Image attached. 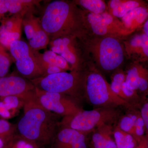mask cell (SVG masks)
I'll return each instance as SVG.
<instances>
[{
	"label": "cell",
	"mask_w": 148,
	"mask_h": 148,
	"mask_svg": "<svg viewBox=\"0 0 148 148\" xmlns=\"http://www.w3.org/2000/svg\"><path fill=\"white\" fill-rule=\"evenodd\" d=\"M57 54L52 51H46L42 56V59L48 65H54L55 59Z\"/></svg>",
	"instance_id": "f546056e"
},
{
	"label": "cell",
	"mask_w": 148,
	"mask_h": 148,
	"mask_svg": "<svg viewBox=\"0 0 148 148\" xmlns=\"http://www.w3.org/2000/svg\"><path fill=\"white\" fill-rule=\"evenodd\" d=\"M8 145L5 141L0 138V148H8Z\"/></svg>",
	"instance_id": "8d00e7d4"
},
{
	"label": "cell",
	"mask_w": 148,
	"mask_h": 148,
	"mask_svg": "<svg viewBox=\"0 0 148 148\" xmlns=\"http://www.w3.org/2000/svg\"><path fill=\"white\" fill-rule=\"evenodd\" d=\"M36 96L43 108L62 117L83 110L79 101L65 94L43 91L36 88Z\"/></svg>",
	"instance_id": "52a82bcc"
},
{
	"label": "cell",
	"mask_w": 148,
	"mask_h": 148,
	"mask_svg": "<svg viewBox=\"0 0 148 148\" xmlns=\"http://www.w3.org/2000/svg\"><path fill=\"white\" fill-rule=\"evenodd\" d=\"M114 108H98L91 110H82L72 115L62 117L60 127H67L89 134L105 125H112L119 116Z\"/></svg>",
	"instance_id": "7a4b0ae2"
},
{
	"label": "cell",
	"mask_w": 148,
	"mask_h": 148,
	"mask_svg": "<svg viewBox=\"0 0 148 148\" xmlns=\"http://www.w3.org/2000/svg\"><path fill=\"white\" fill-rule=\"evenodd\" d=\"M43 71L44 73V76L47 75H51V74L57 73L60 72L64 71L57 66L52 65H47L46 68L44 69Z\"/></svg>",
	"instance_id": "1f68e13d"
},
{
	"label": "cell",
	"mask_w": 148,
	"mask_h": 148,
	"mask_svg": "<svg viewBox=\"0 0 148 148\" xmlns=\"http://www.w3.org/2000/svg\"><path fill=\"white\" fill-rule=\"evenodd\" d=\"M113 135L117 148H136V142L134 137L122 130L118 125L113 131Z\"/></svg>",
	"instance_id": "e0dca14e"
},
{
	"label": "cell",
	"mask_w": 148,
	"mask_h": 148,
	"mask_svg": "<svg viewBox=\"0 0 148 148\" xmlns=\"http://www.w3.org/2000/svg\"><path fill=\"white\" fill-rule=\"evenodd\" d=\"M112 125H105L92 132L89 148H117L113 138Z\"/></svg>",
	"instance_id": "7c38bea8"
},
{
	"label": "cell",
	"mask_w": 148,
	"mask_h": 148,
	"mask_svg": "<svg viewBox=\"0 0 148 148\" xmlns=\"http://www.w3.org/2000/svg\"><path fill=\"white\" fill-rule=\"evenodd\" d=\"M88 134L60 127L49 145L50 148H89Z\"/></svg>",
	"instance_id": "30bf717a"
},
{
	"label": "cell",
	"mask_w": 148,
	"mask_h": 148,
	"mask_svg": "<svg viewBox=\"0 0 148 148\" xmlns=\"http://www.w3.org/2000/svg\"><path fill=\"white\" fill-rule=\"evenodd\" d=\"M143 32L148 37V18L143 26Z\"/></svg>",
	"instance_id": "d590c367"
},
{
	"label": "cell",
	"mask_w": 148,
	"mask_h": 148,
	"mask_svg": "<svg viewBox=\"0 0 148 148\" xmlns=\"http://www.w3.org/2000/svg\"><path fill=\"white\" fill-rule=\"evenodd\" d=\"M31 1L5 0V3L8 12L11 13L15 14L19 12L21 10L23 3H29Z\"/></svg>",
	"instance_id": "4316f807"
},
{
	"label": "cell",
	"mask_w": 148,
	"mask_h": 148,
	"mask_svg": "<svg viewBox=\"0 0 148 148\" xmlns=\"http://www.w3.org/2000/svg\"><path fill=\"white\" fill-rule=\"evenodd\" d=\"M36 30L31 24H27L24 27V32L28 39L31 40L34 36Z\"/></svg>",
	"instance_id": "836d02e7"
},
{
	"label": "cell",
	"mask_w": 148,
	"mask_h": 148,
	"mask_svg": "<svg viewBox=\"0 0 148 148\" xmlns=\"http://www.w3.org/2000/svg\"></svg>",
	"instance_id": "f35d334b"
},
{
	"label": "cell",
	"mask_w": 148,
	"mask_h": 148,
	"mask_svg": "<svg viewBox=\"0 0 148 148\" xmlns=\"http://www.w3.org/2000/svg\"><path fill=\"white\" fill-rule=\"evenodd\" d=\"M8 148H41L36 143L16 133Z\"/></svg>",
	"instance_id": "7402d4cb"
},
{
	"label": "cell",
	"mask_w": 148,
	"mask_h": 148,
	"mask_svg": "<svg viewBox=\"0 0 148 148\" xmlns=\"http://www.w3.org/2000/svg\"><path fill=\"white\" fill-rule=\"evenodd\" d=\"M48 40L47 34L42 29L37 30L34 36L29 40V45L33 48H40L45 46Z\"/></svg>",
	"instance_id": "cb8c5ba5"
},
{
	"label": "cell",
	"mask_w": 148,
	"mask_h": 148,
	"mask_svg": "<svg viewBox=\"0 0 148 148\" xmlns=\"http://www.w3.org/2000/svg\"><path fill=\"white\" fill-rule=\"evenodd\" d=\"M148 18V7H138L132 10L122 18V23L125 29L132 33L143 26Z\"/></svg>",
	"instance_id": "4fadbf2b"
},
{
	"label": "cell",
	"mask_w": 148,
	"mask_h": 148,
	"mask_svg": "<svg viewBox=\"0 0 148 148\" xmlns=\"http://www.w3.org/2000/svg\"><path fill=\"white\" fill-rule=\"evenodd\" d=\"M125 77L126 76L123 73L116 74L113 77L110 86L111 89L116 94L127 102L126 97L122 90V85L125 81Z\"/></svg>",
	"instance_id": "44dd1931"
},
{
	"label": "cell",
	"mask_w": 148,
	"mask_h": 148,
	"mask_svg": "<svg viewBox=\"0 0 148 148\" xmlns=\"http://www.w3.org/2000/svg\"><path fill=\"white\" fill-rule=\"evenodd\" d=\"M83 94L86 101L98 108H129L130 104L118 96L102 75L92 72L84 77Z\"/></svg>",
	"instance_id": "3957f363"
},
{
	"label": "cell",
	"mask_w": 148,
	"mask_h": 148,
	"mask_svg": "<svg viewBox=\"0 0 148 148\" xmlns=\"http://www.w3.org/2000/svg\"><path fill=\"white\" fill-rule=\"evenodd\" d=\"M146 5L143 2L135 0H112L110 2L111 14L116 17L122 18L126 14L138 7Z\"/></svg>",
	"instance_id": "9a60e30c"
},
{
	"label": "cell",
	"mask_w": 148,
	"mask_h": 148,
	"mask_svg": "<svg viewBox=\"0 0 148 148\" xmlns=\"http://www.w3.org/2000/svg\"><path fill=\"white\" fill-rule=\"evenodd\" d=\"M137 119V116L135 115L130 114L125 115L121 119L118 126L122 130L133 136L134 126Z\"/></svg>",
	"instance_id": "603a6c76"
},
{
	"label": "cell",
	"mask_w": 148,
	"mask_h": 148,
	"mask_svg": "<svg viewBox=\"0 0 148 148\" xmlns=\"http://www.w3.org/2000/svg\"><path fill=\"white\" fill-rule=\"evenodd\" d=\"M79 3L90 13L95 14L105 12L106 8L105 3L101 0H81Z\"/></svg>",
	"instance_id": "ffe728a7"
},
{
	"label": "cell",
	"mask_w": 148,
	"mask_h": 148,
	"mask_svg": "<svg viewBox=\"0 0 148 148\" xmlns=\"http://www.w3.org/2000/svg\"><path fill=\"white\" fill-rule=\"evenodd\" d=\"M147 148H148V143H147Z\"/></svg>",
	"instance_id": "74e56055"
},
{
	"label": "cell",
	"mask_w": 148,
	"mask_h": 148,
	"mask_svg": "<svg viewBox=\"0 0 148 148\" xmlns=\"http://www.w3.org/2000/svg\"><path fill=\"white\" fill-rule=\"evenodd\" d=\"M147 73L143 66L137 64L127 71L125 77V84L132 90H138L141 77Z\"/></svg>",
	"instance_id": "2e32d148"
},
{
	"label": "cell",
	"mask_w": 148,
	"mask_h": 148,
	"mask_svg": "<svg viewBox=\"0 0 148 148\" xmlns=\"http://www.w3.org/2000/svg\"><path fill=\"white\" fill-rule=\"evenodd\" d=\"M23 109L16 133L40 148L49 146L60 128V116L43 108L36 94L25 100Z\"/></svg>",
	"instance_id": "6da1fadb"
},
{
	"label": "cell",
	"mask_w": 148,
	"mask_h": 148,
	"mask_svg": "<svg viewBox=\"0 0 148 148\" xmlns=\"http://www.w3.org/2000/svg\"><path fill=\"white\" fill-rule=\"evenodd\" d=\"M20 36L18 31L2 33L0 34V44L4 47L9 49L10 45L14 42L19 40Z\"/></svg>",
	"instance_id": "484cf974"
},
{
	"label": "cell",
	"mask_w": 148,
	"mask_h": 148,
	"mask_svg": "<svg viewBox=\"0 0 148 148\" xmlns=\"http://www.w3.org/2000/svg\"><path fill=\"white\" fill-rule=\"evenodd\" d=\"M54 65L59 67L64 71L69 69L68 62L61 55H57L56 56Z\"/></svg>",
	"instance_id": "4dcf8cb0"
},
{
	"label": "cell",
	"mask_w": 148,
	"mask_h": 148,
	"mask_svg": "<svg viewBox=\"0 0 148 148\" xmlns=\"http://www.w3.org/2000/svg\"><path fill=\"white\" fill-rule=\"evenodd\" d=\"M18 31L15 24L13 20H7L0 27V34L4 32Z\"/></svg>",
	"instance_id": "83f0119b"
},
{
	"label": "cell",
	"mask_w": 148,
	"mask_h": 148,
	"mask_svg": "<svg viewBox=\"0 0 148 148\" xmlns=\"http://www.w3.org/2000/svg\"><path fill=\"white\" fill-rule=\"evenodd\" d=\"M4 48L0 44V77L5 76L10 66V58Z\"/></svg>",
	"instance_id": "d4e9b609"
},
{
	"label": "cell",
	"mask_w": 148,
	"mask_h": 148,
	"mask_svg": "<svg viewBox=\"0 0 148 148\" xmlns=\"http://www.w3.org/2000/svg\"><path fill=\"white\" fill-rule=\"evenodd\" d=\"M86 21L92 32L98 36L112 37L114 35H127L130 33L122 22L108 12L99 14L89 12Z\"/></svg>",
	"instance_id": "ba28073f"
},
{
	"label": "cell",
	"mask_w": 148,
	"mask_h": 148,
	"mask_svg": "<svg viewBox=\"0 0 148 148\" xmlns=\"http://www.w3.org/2000/svg\"><path fill=\"white\" fill-rule=\"evenodd\" d=\"M145 126L142 117H138L135 122L134 126V134L138 136H141L144 133V126Z\"/></svg>",
	"instance_id": "f1b7e54d"
},
{
	"label": "cell",
	"mask_w": 148,
	"mask_h": 148,
	"mask_svg": "<svg viewBox=\"0 0 148 148\" xmlns=\"http://www.w3.org/2000/svg\"><path fill=\"white\" fill-rule=\"evenodd\" d=\"M9 49L16 61L31 55L29 46L25 42L19 40L12 42Z\"/></svg>",
	"instance_id": "ac0fdd59"
},
{
	"label": "cell",
	"mask_w": 148,
	"mask_h": 148,
	"mask_svg": "<svg viewBox=\"0 0 148 148\" xmlns=\"http://www.w3.org/2000/svg\"><path fill=\"white\" fill-rule=\"evenodd\" d=\"M141 115L145 126L148 130V103L144 104L142 107Z\"/></svg>",
	"instance_id": "e575fe53"
},
{
	"label": "cell",
	"mask_w": 148,
	"mask_h": 148,
	"mask_svg": "<svg viewBox=\"0 0 148 148\" xmlns=\"http://www.w3.org/2000/svg\"><path fill=\"white\" fill-rule=\"evenodd\" d=\"M71 41L66 37L58 38L53 41L51 51L61 55L68 63L74 65L77 62V58L71 48Z\"/></svg>",
	"instance_id": "5bb4252c"
},
{
	"label": "cell",
	"mask_w": 148,
	"mask_h": 148,
	"mask_svg": "<svg viewBox=\"0 0 148 148\" xmlns=\"http://www.w3.org/2000/svg\"><path fill=\"white\" fill-rule=\"evenodd\" d=\"M84 77L76 73L65 71L51 74L31 81L43 91L69 95L81 102L83 94Z\"/></svg>",
	"instance_id": "277c9868"
},
{
	"label": "cell",
	"mask_w": 148,
	"mask_h": 148,
	"mask_svg": "<svg viewBox=\"0 0 148 148\" xmlns=\"http://www.w3.org/2000/svg\"><path fill=\"white\" fill-rule=\"evenodd\" d=\"M122 90L127 99V102L129 103L130 98H131L135 94V90H132L125 84V81L122 85Z\"/></svg>",
	"instance_id": "d6a6232c"
},
{
	"label": "cell",
	"mask_w": 148,
	"mask_h": 148,
	"mask_svg": "<svg viewBox=\"0 0 148 148\" xmlns=\"http://www.w3.org/2000/svg\"><path fill=\"white\" fill-rule=\"evenodd\" d=\"M75 20L71 5L64 1H56L47 7L41 26L47 34L56 36L71 32L75 23Z\"/></svg>",
	"instance_id": "5b68a950"
},
{
	"label": "cell",
	"mask_w": 148,
	"mask_h": 148,
	"mask_svg": "<svg viewBox=\"0 0 148 148\" xmlns=\"http://www.w3.org/2000/svg\"><path fill=\"white\" fill-rule=\"evenodd\" d=\"M16 133V125L0 119V138L9 145Z\"/></svg>",
	"instance_id": "d6986e66"
},
{
	"label": "cell",
	"mask_w": 148,
	"mask_h": 148,
	"mask_svg": "<svg viewBox=\"0 0 148 148\" xmlns=\"http://www.w3.org/2000/svg\"><path fill=\"white\" fill-rule=\"evenodd\" d=\"M127 54L138 61H148V37L143 32L133 36L126 42Z\"/></svg>",
	"instance_id": "8fae6325"
},
{
	"label": "cell",
	"mask_w": 148,
	"mask_h": 148,
	"mask_svg": "<svg viewBox=\"0 0 148 148\" xmlns=\"http://www.w3.org/2000/svg\"><path fill=\"white\" fill-rule=\"evenodd\" d=\"M36 94V87L30 80L18 75L0 77V98L15 96L26 100Z\"/></svg>",
	"instance_id": "9c48e42d"
},
{
	"label": "cell",
	"mask_w": 148,
	"mask_h": 148,
	"mask_svg": "<svg viewBox=\"0 0 148 148\" xmlns=\"http://www.w3.org/2000/svg\"><path fill=\"white\" fill-rule=\"evenodd\" d=\"M96 62L104 71L116 69L123 60V52L119 41L113 37H106L96 41L92 45Z\"/></svg>",
	"instance_id": "8992f818"
}]
</instances>
